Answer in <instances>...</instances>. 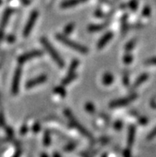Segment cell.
<instances>
[{
    "mask_svg": "<svg viewBox=\"0 0 156 157\" xmlns=\"http://www.w3.org/2000/svg\"><path fill=\"white\" fill-rule=\"evenodd\" d=\"M156 136V127L154 128V129L152 130V131L150 132V133L147 135V137H146V139L148 140H152L154 139V137Z\"/></svg>",
    "mask_w": 156,
    "mask_h": 157,
    "instance_id": "cell-28",
    "label": "cell"
},
{
    "mask_svg": "<svg viewBox=\"0 0 156 157\" xmlns=\"http://www.w3.org/2000/svg\"><path fill=\"white\" fill-rule=\"evenodd\" d=\"M135 136V127L130 126L128 128V136H127V147L131 148L134 144Z\"/></svg>",
    "mask_w": 156,
    "mask_h": 157,
    "instance_id": "cell-11",
    "label": "cell"
},
{
    "mask_svg": "<svg viewBox=\"0 0 156 157\" xmlns=\"http://www.w3.org/2000/svg\"><path fill=\"white\" fill-rule=\"evenodd\" d=\"M43 143L46 146H49L51 144V137H50V133L49 131L45 132V135L43 138Z\"/></svg>",
    "mask_w": 156,
    "mask_h": 157,
    "instance_id": "cell-18",
    "label": "cell"
},
{
    "mask_svg": "<svg viewBox=\"0 0 156 157\" xmlns=\"http://www.w3.org/2000/svg\"><path fill=\"white\" fill-rule=\"evenodd\" d=\"M21 155H22V150L18 149L12 157H21Z\"/></svg>",
    "mask_w": 156,
    "mask_h": 157,
    "instance_id": "cell-38",
    "label": "cell"
},
{
    "mask_svg": "<svg viewBox=\"0 0 156 157\" xmlns=\"http://www.w3.org/2000/svg\"><path fill=\"white\" fill-rule=\"evenodd\" d=\"M41 42H42V44L43 45V46L46 50V51H47L48 53H49V54L51 56L52 58L53 59V61L58 65L59 67L63 68L64 66H65V62H64L63 59L61 58V56L58 54V53L56 51V50L53 48V46L49 42V41H48L46 38H41Z\"/></svg>",
    "mask_w": 156,
    "mask_h": 157,
    "instance_id": "cell-2",
    "label": "cell"
},
{
    "mask_svg": "<svg viewBox=\"0 0 156 157\" xmlns=\"http://www.w3.org/2000/svg\"><path fill=\"white\" fill-rule=\"evenodd\" d=\"M133 61L132 55H131L130 54H127L124 57V62L126 64H130L131 62Z\"/></svg>",
    "mask_w": 156,
    "mask_h": 157,
    "instance_id": "cell-25",
    "label": "cell"
},
{
    "mask_svg": "<svg viewBox=\"0 0 156 157\" xmlns=\"http://www.w3.org/2000/svg\"><path fill=\"white\" fill-rule=\"evenodd\" d=\"M77 78V74H68L67 77L65 78L64 80H62V82H61V85L62 86H66V85H69L70 82H72L73 80Z\"/></svg>",
    "mask_w": 156,
    "mask_h": 157,
    "instance_id": "cell-16",
    "label": "cell"
},
{
    "mask_svg": "<svg viewBox=\"0 0 156 157\" xmlns=\"http://www.w3.org/2000/svg\"><path fill=\"white\" fill-rule=\"evenodd\" d=\"M147 79H148V74H142V75H140L138 78H137L135 82L134 86H133V89H135V88L139 87L141 84L143 83L144 82H146Z\"/></svg>",
    "mask_w": 156,
    "mask_h": 157,
    "instance_id": "cell-13",
    "label": "cell"
},
{
    "mask_svg": "<svg viewBox=\"0 0 156 157\" xmlns=\"http://www.w3.org/2000/svg\"><path fill=\"white\" fill-rule=\"evenodd\" d=\"M85 109H86L87 112L90 113H95L96 108L92 103H87L85 105Z\"/></svg>",
    "mask_w": 156,
    "mask_h": 157,
    "instance_id": "cell-23",
    "label": "cell"
},
{
    "mask_svg": "<svg viewBox=\"0 0 156 157\" xmlns=\"http://www.w3.org/2000/svg\"><path fill=\"white\" fill-rule=\"evenodd\" d=\"M40 131V124L38 123H36L34 126H33V132H38Z\"/></svg>",
    "mask_w": 156,
    "mask_h": 157,
    "instance_id": "cell-35",
    "label": "cell"
},
{
    "mask_svg": "<svg viewBox=\"0 0 156 157\" xmlns=\"http://www.w3.org/2000/svg\"><path fill=\"white\" fill-rule=\"evenodd\" d=\"M28 131V128L27 127H26V125H23L22 127V128H21V131H20V132H21V134L22 135H25V133H26Z\"/></svg>",
    "mask_w": 156,
    "mask_h": 157,
    "instance_id": "cell-37",
    "label": "cell"
},
{
    "mask_svg": "<svg viewBox=\"0 0 156 157\" xmlns=\"http://www.w3.org/2000/svg\"><path fill=\"white\" fill-rule=\"evenodd\" d=\"M7 41L10 42H14V37L12 35H9L7 37Z\"/></svg>",
    "mask_w": 156,
    "mask_h": 157,
    "instance_id": "cell-40",
    "label": "cell"
},
{
    "mask_svg": "<svg viewBox=\"0 0 156 157\" xmlns=\"http://www.w3.org/2000/svg\"><path fill=\"white\" fill-rule=\"evenodd\" d=\"M108 25V23H104V24H99V25H91L88 27V30L90 32L94 31H99V30H104L106 26Z\"/></svg>",
    "mask_w": 156,
    "mask_h": 157,
    "instance_id": "cell-14",
    "label": "cell"
},
{
    "mask_svg": "<svg viewBox=\"0 0 156 157\" xmlns=\"http://www.w3.org/2000/svg\"><path fill=\"white\" fill-rule=\"evenodd\" d=\"M41 157H49V156H48L46 153H42V155H41Z\"/></svg>",
    "mask_w": 156,
    "mask_h": 157,
    "instance_id": "cell-42",
    "label": "cell"
},
{
    "mask_svg": "<svg viewBox=\"0 0 156 157\" xmlns=\"http://www.w3.org/2000/svg\"><path fill=\"white\" fill-rule=\"evenodd\" d=\"M78 65H79V61L78 60H73L69 68V74H73V72L75 71Z\"/></svg>",
    "mask_w": 156,
    "mask_h": 157,
    "instance_id": "cell-19",
    "label": "cell"
},
{
    "mask_svg": "<svg viewBox=\"0 0 156 157\" xmlns=\"http://www.w3.org/2000/svg\"><path fill=\"white\" fill-rule=\"evenodd\" d=\"M21 75H22V68L18 67L16 69L14 72V78L12 81V86H11V93L14 95L18 94L19 92V85H20V80H21Z\"/></svg>",
    "mask_w": 156,
    "mask_h": 157,
    "instance_id": "cell-4",
    "label": "cell"
},
{
    "mask_svg": "<svg viewBox=\"0 0 156 157\" xmlns=\"http://www.w3.org/2000/svg\"><path fill=\"white\" fill-rule=\"evenodd\" d=\"M56 38H57L59 42H61V43L65 44L68 47H70L73 50H75L77 51H78L81 54H88L89 52V50H88L87 47H85V46H82L81 44L77 43V42H74V41H72L71 39L68 38L65 35H63V34H57L56 35Z\"/></svg>",
    "mask_w": 156,
    "mask_h": 157,
    "instance_id": "cell-1",
    "label": "cell"
},
{
    "mask_svg": "<svg viewBox=\"0 0 156 157\" xmlns=\"http://www.w3.org/2000/svg\"><path fill=\"white\" fill-rule=\"evenodd\" d=\"M135 43H136V40L132 39L131 41H130L128 43H127L126 46H125V50H126L127 51H131V50H132L133 48L135 47Z\"/></svg>",
    "mask_w": 156,
    "mask_h": 157,
    "instance_id": "cell-21",
    "label": "cell"
},
{
    "mask_svg": "<svg viewBox=\"0 0 156 157\" xmlns=\"http://www.w3.org/2000/svg\"><path fill=\"white\" fill-rule=\"evenodd\" d=\"M95 155H96V152H95V153H93L91 155H89V156H88V157H93Z\"/></svg>",
    "mask_w": 156,
    "mask_h": 157,
    "instance_id": "cell-43",
    "label": "cell"
},
{
    "mask_svg": "<svg viewBox=\"0 0 156 157\" xmlns=\"http://www.w3.org/2000/svg\"><path fill=\"white\" fill-rule=\"evenodd\" d=\"M127 16L124 15L121 19V25H122V33L123 34H126L127 30Z\"/></svg>",
    "mask_w": 156,
    "mask_h": 157,
    "instance_id": "cell-17",
    "label": "cell"
},
{
    "mask_svg": "<svg viewBox=\"0 0 156 157\" xmlns=\"http://www.w3.org/2000/svg\"><path fill=\"white\" fill-rule=\"evenodd\" d=\"M38 11H33L31 13V14L30 15V18L28 19L27 22H26V26H25V28H24L23 30V36L24 37H27L29 36V34H30V32H31L32 29L34 27V24H35L36 20L38 18Z\"/></svg>",
    "mask_w": 156,
    "mask_h": 157,
    "instance_id": "cell-5",
    "label": "cell"
},
{
    "mask_svg": "<svg viewBox=\"0 0 156 157\" xmlns=\"http://www.w3.org/2000/svg\"><path fill=\"white\" fill-rule=\"evenodd\" d=\"M123 82H124V86H128L129 85V78L127 74H124V75Z\"/></svg>",
    "mask_w": 156,
    "mask_h": 157,
    "instance_id": "cell-33",
    "label": "cell"
},
{
    "mask_svg": "<svg viewBox=\"0 0 156 157\" xmlns=\"http://www.w3.org/2000/svg\"><path fill=\"white\" fill-rule=\"evenodd\" d=\"M139 123L140 124H147V118L144 117H140L139 118Z\"/></svg>",
    "mask_w": 156,
    "mask_h": 157,
    "instance_id": "cell-32",
    "label": "cell"
},
{
    "mask_svg": "<svg viewBox=\"0 0 156 157\" xmlns=\"http://www.w3.org/2000/svg\"><path fill=\"white\" fill-rule=\"evenodd\" d=\"M142 14L143 16H144V17H148L150 14V8L147 6H145L142 11Z\"/></svg>",
    "mask_w": 156,
    "mask_h": 157,
    "instance_id": "cell-27",
    "label": "cell"
},
{
    "mask_svg": "<svg viewBox=\"0 0 156 157\" xmlns=\"http://www.w3.org/2000/svg\"><path fill=\"white\" fill-rule=\"evenodd\" d=\"M1 3H2V0H0V5H1Z\"/></svg>",
    "mask_w": 156,
    "mask_h": 157,
    "instance_id": "cell-46",
    "label": "cell"
},
{
    "mask_svg": "<svg viewBox=\"0 0 156 157\" xmlns=\"http://www.w3.org/2000/svg\"><path fill=\"white\" fill-rule=\"evenodd\" d=\"M12 12H13V10L11 9H6L4 11L2 20H1V22H0V41H2V39L3 38L4 31H5V29H6V26L8 23V21L10 19Z\"/></svg>",
    "mask_w": 156,
    "mask_h": 157,
    "instance_id": "cell-7",
    "label": "cell"
},
{
    "mask_svg": "<svg viewBox=\"0 0 156 157\" xmlns=\"http://www.w3.org/2000/svg\"><path fill=\"white\" fill-rule=\"evenodd\" d=\"M81 0H66V1H64L61 3V6L62 8H69L76 6V5L81 3Z\"/></svg>",
    "mask_w": 156,
    "mask_h": 157,
    "instance_id": "cell-12",
    "label": "cell"
},
{
    "mask_svg": "<svg viewBox=\"0 0 156 157\" xmlns=\"http://www.w3.org/2000/svg\"><path fill=\"white\" fill-rule=\"evenodd\" d=\"M73 29H74V24H69V25H67V26L65 27V29H64V33H65V34H71L72 31L73 30Z\"/></svg>",
    "mask_w": 156,
    "mask_h": 157,
    "instance_id": "cell-22",
    "label": "cell"
},
{
    "mask_svg": "<svg viewBox=\"0 0 156 157\" xmlns=\"http://www.w3.org/2000/svg\"><path fill=\"white\" fill-rule=\"evenodd\" d=\"M124 157H131V150L130 148H127L125 151H124Z\"/></svg>",
    "mask_w": 156,
    "mask_h": 157,
    "instance_id": "cell-36",
    "label": "cell"
},
{
    "mask_svg": "<svg viewBox=\"0 0 156 157\" xmlns=\"http://www.w3.org/2000/svg\"><path fill=\"white\" fill-rule=\"evenodd\" d=\"M113 34L112 32L108 31L107 32L106 34L99 40V42L97 43V47L98 49H102L103 47H105V46L106 45L108 42H109L111 41V39L112 38Z\"/></svg>",
    "mask_w": 156,
    "mask_h": 157,
    "instance_id": "cell-10",
    "label": "cell"
},
{
    "mask_svg": "<svg viewBox=\"0 0 156 157\" xmlns=\"http://www.w3.org/2000/svg\"><path fill=\"white\" fill-rule=\"evenodd\" d=\"M137 95L136 94H131L129 97L126 98H122V99H119L116 100V101H113L110 103L109 106L111 108H117V107H122V106L127 105L130 104L131 102L133 101L134 100L136 99Z\"/></svg>",
    "mask_w": 156,
    "mask_h": 157,
    "instance_id": "cell-6",
    "label": "cell"
},
{
    "mask_svg": "<svg viewBox=\"0 0 156 157\" xmlns=\"http://www.w3.org/2000/svg\"><path fill=\"white\" fill-rule=\"evenodd\" d=\"M6 133H7L8 136H13V135H14V131H13V129H12L10 127H6Z\"/></svg>",
    "mask_w": 156,
    "mask_h": 157,
    "instance_id": "cell-34",
    "label": "cell"
},
{
    "mask_svg": "<svg viewBox=\"0 0 156 157\" xmlns=\"http://www.w3.org/2000/svg\"><path fill=\"white\" fill-rule=\"evenodd\" d=\"M145 65L146 66H155L156 65V57L154 58H149L144 62Z\"/></svg>",
    "mask_w": 156,
    "mask_h": 157,
    "instance_id": "cell-26",
    "label": "cell"
},
{
    "mask_svg": "<svg viewBox=\"0 0 156 157\" xmlns=\"http://www.w3.org/2000/svg\"><path fill=\"white\" fill-rule=\"evenodd\" d=\"M87 0H81V2H86Z\"/></svg>",
    "mask_w": 156,
    "mask_h": 157,
    "instance_id": "cell-44",
    "label": "cell"
},
{
    "mask_svg": "<svg viewBox=\"0 0 156 157\" xmlns=\"http://www.w3.org/2000/svg\"><path fill=\"white\" fill-rule=\"evenodd\" d=\"M42 53L41 50H34V51L29 52L27 54H25L23 55L20 56L19 58H18V61L20 64H22L24 62H27L29 60L32 59V58H37V57H39V56L42 55Z\"/></svg>",
    "mask_w": 156,
    "mask_h": 157,
    "instance_id": "cell-8",
    "label": "cell"
},
{
    "mask_svg": "<svg viewBox=\"0 0 156 157\" xmlns=\"http://www.w3.org/2000/svg\"><path fill=\"white\" fill-rule=\"evenodd\" d=\"M53 157H61V156H60V155L58 153H54V155H53Z\"/></svg>",
    "mask_w": 156,
    "mask_h": 157,
    "instance_id": "cell-41",
    "label": "cell"
},
{
    "mask_svg": "<svg viewBox=\"0 0 156 157\" xmlns=\"http://www.w3.org/2000/svg\"><path fill=\"white\" fill-rule=\"evenodd\" d=\"M65 116H66V117L69 118V121H70V123L72 124V125L74 126V127H75L76 128H77V129L80 132H81V133H82L84 136H85L88 138H90V139H92V138H93V136H92V135L90 134V132H88L87 130L85 129V128L83 127V126L78 123V121H77V120L75 119V117H73V115L72 114V113L69 111V109L65 110Z\"/></svg>",
    "mask_w": 156,
    "mask_h": 157,
    "instance_id": "cell-3",
    "label": "cell"
},
{
    "mask_svg": "<svg viewBox=\"0 0 156 157\" xmlns=\"http://www.w3.org/2000/svg\"><path fill=\"white\" fill-rule=\"evenodd\" d=\"M54 93H56V94H59V95L61 96L62 98H64V97L65 96V94H66L65 89H64V87L62 85H61V86H57V88H55V89H54Z\"/></svg>",
    "mask_w": 156,
    "mask_h": 157,
    "instance_id": "cell-20",
    "label": "cell"
},
{
    "mask_svg": "<svg viewBox=\"0 0 156 157\" xmlns=\"http://www.w3.org/2000/svg\"><path fill=\"white\" fill-rule=\"evenodd\" d=\"M122 125H123L122 121H117L114 124V128H116V129L120 130L122 128Z\"/></svg>",
    "mask_w": 156,
    "mask_h": 157,
    "instance_id": "cell-31",
    "label": "cell"
},
{
    "mask_svg": "<svg viewBox=\"0 0 156 157\" xmlns=\"http://www.w3.org/2000/svg\"><path fill=\"white\" fill-rule=\"evenodd\" d=\"M150 106L154 109H156V99H153L151 100V101H150Z\"/></svg>",
    "mask_w": 156,
    "mask_h": 157,
    "instance_id": "cell-39",
    "label": "cell"
},
{
    "mask_svg": "<svg viewBox=\"0 0 156 157\" xmlns=\"http://www.w3.org/2000/svg\"><path fill=\"white\" fill-rule=\"evenodd\" d=\"M5 124H6V121H5L3 113L0 112V126L3 127V126H5Z\"/></svg>",
    "mask_w": 156,
    "mask_h": 157,
    "instance_id": "cell-29",
    "label": "cell"
},
{
    "mask_svg": "<svg viewBox=\"0 0 156 157\" xmlns=\"http://www.w3.org/2000/svg\"><path fill=\"white\" fill-rule=\"evenodd\" d=\"M128 6L131 10L135 11V10H137V7H138V2H137L136 0H131L128 3Z\"/></svg>",
    "mask_w": 156,
    "mask_h": 157,
    "instance_id": "cell-24",
    "label": "cell"
},
{
    "mask_svg": "<svg viewBox=\"0 0 156 157\" xmlns=\"http://www.w3.org/2000/svg\"><path fill=\"white\" fill-rule=\"evenodd\" d=\"M47 80V76L46 75H41L38 78H34V79H32L29 82H27V83L26 84V87L27 89H30V88H33L34 86H37L38 85H41V84L44 83V82H46Z\"/></svg>",
    "mask_w": 156,
    "mask_h": 157,
    "instance_id": "cell-9",
    "label": "cell"
},
{
    "mask_svg": "<svg viewBox=\"0 0 156 157\" xmlns=\"http://www.w3.org/2000/svg\"><path fill=\"white\" fill-rule=\"evenodd\" d=\"M75 147H76L75 144H73V143L69 144H68L67 146H65V151H72V150H73L74 148H75Z\"/></svg>",
    "mask_w": 156,
    "mask_h": 157,
    "instance_id": "cell-30",
    "label": "cell"
},
{
    "mask_svg": "<svg viewBox=\"0 0 156 157\" xmlns=\"http://www.w3.org/2000/svg\"><path fill=\"white\" fill-rule=\"evenodd\" d=\"M101 157H107V156H106V155H103Z\"/></svg>",
    "mask_w": 156,
    "mask_h": 157,
    "instance_id": "cell-45",
    "label": "cell"
},
{
    "mask_svg": "<svg viewBox=\"0 0 156 157\" xmlns=\"http://www.w3.org/2000/svg\"><path fill=\"white\" fill-rule=\"evenodd\" d=\"M113 81H114V78H113L112 74H109V73H106L103 76V78H102V82H103L104 85H105V86L111 85L113 82Z\"/></svg>",
    "mask_w": 156,
    "mask_h": 157,
    "instance_id": "cell-15",
    "label": "cell"
}]
</instances>
